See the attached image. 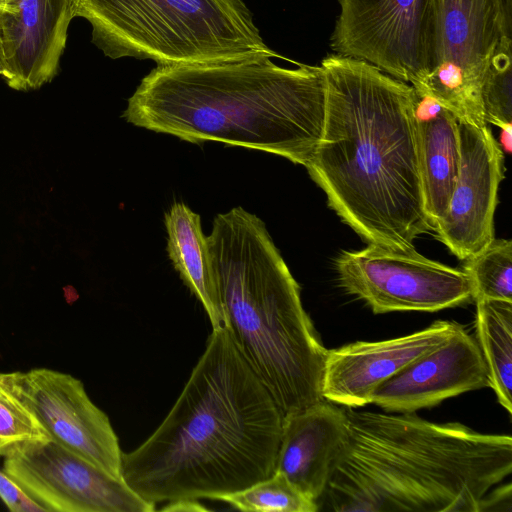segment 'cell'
Masks as SVG:
<instances>
[{"mask_svg":"<svg viewBox=\"0 0 512 512\" xmlns=\"http://www.w3.org/2000/svg\"><path fill=\"white\" fill-rule=\"evenodd\" d=\"M3 470L44 511L152 512L156 505L59 444L31 443L4 458Z\"/></svg>","mask_w":512,"mask_h":512,"instance_id":"8fae6325","label":"cell"},{"mask_svg":"<svg viewBox=\"0 0 512 512\" xmlns=\"http://www.w3.org/2000/svg\"><path fill=\"white\" fill-rule=\"evenodd\" d=\"M512 511V486L507 483L494 490H490L482 499L479 512Z\"/></svg>","mask_w":512,"mask_h":512,"instance_id":"d4e9b609","label":"cell"},{"mask_svg":"<svg viewBox=\"0 0 512 512\" xmlns=\"http://www.w3.org/2000/svg\"><path fill=\"white\" fill-rule=\"evenodd\" d=\"M460 168L445 213L435 222L437 238L460 260L494 238V213L503 174V152L488 125L458 120Z\"/></svg>","mask_w":512,"mask_h":512,"instance_id":"7c38bea8","label":"cell"},{"mask_svg":"<svg viewBox=\"0 0 512 512\" xmlns=\"http://www.w3.org/2000/svg\"><path fill=\"white\" fill-rule=\"evenodd\" d=\"M471 282L473 300L512 301V242L495 237L466 259L463 269Z\"/></svg>","mask_w":512,"mask_h":512,"instance_id":"ffe728a7","label":"cell"},{"mask_svg":"<svg viewBox=\"0 0 512 512\" xmlns=\"http://www.w3.org/2000/svg\"><path fill=\"white\" fill-rule=\"evenodd\" d=\"M0 388L34 416L51 441L122 479L118 437L81 380L49 368H32L0 373Z\"/></svg>","mask_w":512,"mask_h":512,"instance_id":"30bf717a","label":"cell"},{"mask_svg":"<svg viewBox=\"0 0 512 512\" xmlns=\"http://www.w3.org/2000/svg\"><path fill=\"white\" fill-rule=\"evenodd\" d=\"M326 109L306 168L329 206L366 242L407 250L433 230L426 212L413 87L338 54L321 63Z\"/></svg>","mask_w":512,"mask_h":512,"instance_id":"7a4b0ae2","label":"cell"},{"mask_svg":"<svg viewBox=\"0 0 512 512\" xmlns=\"http://www.w3.org/2000/svg\"><path fill=\"white\" fill-rule=\"evenodd\" d=\"M476 339L485 360L489 387L512 414V301L477 299Z\"/></svg>","mask_w":512,"mask_h":512,"instance_id":"d6986e66","label":"cell"},{"mask_svg":"<svg viewBox=\"0 0 512 512\" xmlns=\"http://www.w3.org/2000/svg\"><path fill=\"white\" fill-rule=\"evenodd\" d=\"M346 439L345 408L325 399L285 416L275 471L317 502Z\"/></svg>","mask_w":512,"mask_h":512,"instance_id":"2e32d148","label":"cell"},{"mask_svg":"<svg viewBox=\"0 0 512 512\" xmlns=\"http://www.w3.org/2000/svg\"><path fill=\"white\" fill-rule=\"evenodd\" d=\"M48 439L34 416L0 388V456L5 458L31 443Z\"/></svg>","mask_w":512,"mask_h":512,"instance_id":"603a6c76","label":"cell"},{"mask_svg":"<svg viewBox=\"0 0 512 512\" xmlns=\"http://www.w3.org/2000/svg\"><path fill=\"white\" fill-rule=\"evenodd\" d=\"M160 510L162 511H173V512H190V511H206L208 510L196 499H179L170 502H166Z\"/></svg>","mask_w":512,"mask_h":512,"instance_id":"484cf974","label":"cell"},{"mask_svg":"<svg viewBox=\"0 0 512 512\" xmlns=\"http://www.w3.org/2000/svg\"><path fill=\"white\" fill-rule=\"evenodd\" d=\"M330 46L420 85L433 66L438 0H339Z\"/></svg>","mask_w":512,"mask_h":512,"instance_id":"ba28073f","label":"cell"},{"mask_svg":"<svg viewBox=\"0 0 512 512\" xmlns=\"http://www.w3.org/2000/svg\"><path fill=\"white\" fill-rule=\"evenodd\" d=\"M219 500L241 511L317 512V502L300 491L285 475L276 472L239 492Z\"/></svg>","mask_w":512,"mask_h":512,"instance_id":"44dd1931","label":"cell"},{"mask_svg":"<svg viewBox=\"0 0 512 512\" xmlns=\"http://www.w3.org/2000/svg\"><path fill=\"white\" fill-rule=\"evenodd\" d=\"M260 54L202 64L157 66L128 99L123 118L191 143L221 142L307 166L322 137L326 87L321 66L284 68Z\"/></svg>","mask_w":512,"mask_h":512,"instance_id":"3957f363","label":"cell"},{"mask_svg":"<svg viewBox=\"0 0 512 512\" xmlns=\"http://www.w3.org/2000/svg\"><path fill=\"white\" fill-rule=\"evenodd\" d=\"M347 439L318 511L479 512L512 472L510 435L345 408Z\"/></svg>","mask_w":512,"mask_h":512,"instance_id":"277c9868","label":"cell"},{"mask_svg":"<svg viewBox=\"0 0 512 512\" xmlns=\"http://www.w3.org/2000/svg\"><path fill=\"white\" fill-rule=\"evenodd\" d=\"M92 26V42L111 59L157 66L277 55L263 41L243 0H73Z\"/></svg>","mask_w":512,"mask_h":512,"instance_id":"8992f818","label":"cell"},{"mask_svg":"<svg viewBox=\"0 0 512 512\" xmlns=\"http://www.w3.org/2000/svg\"><path fill=\"white\" fill-rule=\"evenodd\" d=\"M485 123L512 127V36L499 41L482 87Z\"/></svg>","mask_w":512,"mask_h":512,"instance_id":"7402d4cb","label":"cell"},{"mask_svg":"<svg viewBox=\"0 0 512 512\" xmlns=\"http://www.w3.org/2000/svg\"><path fill=\"white\" fill-rule=\"evenodd\" d=\"M368 244L341 253L336 271L340 286L366 302L375 314L435 312L473 299L464 270L426 258L415 248Z\"/></svg>","mask_w":512,"mask_h":512,"instance_id":"9c48e42d","label":"cell"},{"mask_svg":"<svg viewBox=\"0 0 512 512\" xmlns=\"http://www.w3.org/2000/svg\"><path fill=\"white\" fill-rule=\"evenodd\" d=\"M0 75L6 78L7 76V66L5 60V53L3 47V39H2V29L0 25Z\"/></svg>","mask_w":512,"mask_h":512,"instance_id":"83f0119b","label":"cell"},{"mask_svg":"<svg viewBox=\"0 0 512 512\" xmlns=\"http://www.w3.org/2000/svg\"><path fill=\"white\" fill-rule=\"evenodd\" d=\"M501 144L506 153L511 152V140H512V127H506L501 129Z\"/></svg>","mask_w":512,"mask_h":512,"instance_id":"4316f807","label":"cell"},{"mask_svg":"<svg viewBox=\"0 0 512 512\" xmlns=\"http://www.w3.org/2000/svg\"><path fill=\"white\" fill-rule=\"evenodd\" d=\"M462 327L454 321L437 320L409 335L374 342L359 341L327 350L323 399L349 408L371 403L379 385Z\"/></svg>","mask_w":512,"mask_h":512,"instance_id":"5bb4252c","label":"cell"},{"mask_svg":"<svg viewBox=\"0 0 512 512\" xmlns=\"http://www.w3.org/2000/svg\"><path fill=\"white\" fill-rule=\"evenodd\" d=\"M224 323L284 417L321 401L327 349L264 222L242 207L207 236Z\"/></svg>","mask_w":512,"mask_h":512,"instance_id":"5b68a950","label":"cell"},{"mask_svg":"<svg viewBox=\"0 0 512 512\" xmlns=\"http://www.w3.org/2000/svg\"><path fill=\"white\" fill-rule=\"evenodd\" d=\"M0 499L12 512L44 511L21 490L4 470H0Z\"/></svg>","mask_w":512,"mask_h":512,"instance_id":"cb8c5ba5","label":"cell"},{"mask_svg":"<svg viewBox=\"0 0 512 512\" xmlns=\"http://www.w3.org/2000/svg\"><path fill=\"white\" fill-rule=\"evenodd\" d=\"M504 36H512V0H438L432 70L414 88L459 121L487 125L482 87Z\"/></svg>","mask_w":512,"mask_h":512,"instance_id":"52a82bcc","label":"cell"},{"mask_svg":"<svg viewBox=\"0 0 512 512\" xmlns=\"http://www.w3.org/2000/svg\"><path fill=\"white\" fill-rule=\"evenodd\" d=\"M283 419L221 325L159 427L122 454L121 478L154 505L219 500L275 473Z\"/></svg>","mask_w":512,"mask_h":512,"instance_id":"6da1fadb","label":"cell"},{"mask_svg":"<svg viewBox=\"0 0 512 512\" xmlns=\"http://www.w3.org/2000/svg\"><path fill=\"white\" fill-rule=\"evenodd\" d=\"M73 0H0V25L9 87L28 91L59 70Z\"/></svg>","mask_w":512,"mask_h":512,"instance_id":"9a60e30c","label":"cell"},{"mask_svg":"<svg viewBox=\"0 0 512 512\" xmlns=\"http://www.w3.org/2000/svg\"><path fill=\"white\" fill-rule=\"evenodd\" d=\"M487 386L488 369L479 343L462 327L379 385L371 403L390 413H414Z\"/></svg>","mask_w":512,"mask_h":512,"instance_id":"4fadbf2b","label":"cell"},{"mask_svg":"<svg viewBox=\"0 0 512 512\" xmlns=\"http://www.w3.org/2000/svg\"><path fill=\"white\" fill-rule=\"evenodd\" d=\"M412 106L424 203L434 227L447 209L459 175L458 119L414 87Z\"/></svg>","mask_w":512,"mask_h":512,"instance_id":"e0dca14e","label":"cell"},{"mask_svg":"<svg viewBox=\"0 0 512 512\" xmlns=\"http://www.w3.org/2000/svg\"><path fill=\"white\" fill-rule=\"evenodd\" d=\"M164 222L167 252L175 270L202 304L212 328L223 325L207 237L202 232L199 214L178 202L165 213Z\"/></svg>","mask_w":512,"mask_h":512,"instance_id":"ac0fdd59","label":"cell"}]
</instances>
